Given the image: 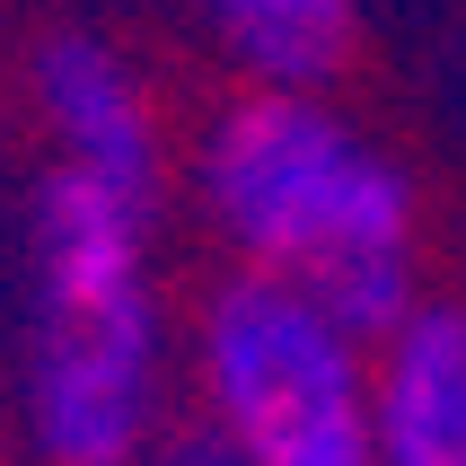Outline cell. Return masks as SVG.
Wrapping results in <instances>:
<instances>
[{
    "mask_svg": "<svg viewBox=\"0 0 466 466\" xmlns=\"http://www.w3.org/2000/svg\"><path fill=\"white\" fill-rule=\"evenodd\" d=\"M247 88H335L361 45V0H185Z\"/></svg>",
    "mask_w": 466,
    "mask_h": 466,
    "instance_id": "cell-6",
    "label": "cell"
},
{
    "mask_svg": "<svg viewBox=\"0 0 466 466\" xmlns=\"http://www.w3.org/2000/svg\"><path fill=\"white\" fill-rule=\"evenodd\" d=\"M185 388L238 466H379V343L299 282L229 264L185 317Z\"/></svg>",
    "mask_w": 466,
    "mask_h": 466,
    "instance_id": "cell-3",
    "label": "cell"
},
{
    "mask_svg": "<svg viewBox=\"0 0 466 466\" xmlns=\"http://www.w3.org/2000/svg\"><path fill=\"white\" fill-rule=\"evenodd\" d=\"M26 106H35L45 150L62 167L158 194V203L177 194V141H167L158 88L106 26H79V18L45 26L35 53H26Z\"/></svg>",
    "mask_w": 466,
    "mask_h": 466,
    "instance_id": "cell-4",
    "label": "cell"
},
{
    "mask_svg": "<svg viewBox=\"0 0 466 466\" xmlns=\"http://www.w3.org/2000/svg\"><path fill=\"white\" fill-rule=\"evenodd\" d=\"M141 466H238V458H229V441L194 414V422H167V431H158V449H150Z\"/></svg>",
    "mask_w": 466,
    "mask_h": 466,
    "instance_id": "cell-7",
    "label": "cell"
},
{
    "mask_svg": "<svg viewBox=\"0 0 466 466\" xmlns=\"http://www.w3.org/2000/svg\"><path fill=\"white\" fill-rule=\"evenodd\" d=\"M185 203L238 273L317 290L370 343L422 299V194L335 88L238 79L185 141Z\"/></svg>",
    "mask_w": 466,
    "mask_h": 466,
    "instance_id": "cell-1",
    "label": "cell"
},
{
    "mask_svg": "<svg viewBox=\"0 0 466 466\" xmlns=\"http://www.w3.org/2000/svg\"><path fill=\"white\" fill-rule=\"evenodd\" d=\"M167 203L45 158L26 194L18 449L35 466H141L177 405L185 326L158 282Z\"/></svg>",
    "mask_w": 466,
    "mask_h": 466,
    "instance_id": "cell-2",
    "label": "cell"
},
{
    "mask_svg": "<svg viewBox=\"0 0 466 466\" xmlns=\"http://www.w3.org/2000/svg\"><path fill=\"white\" fill-rule=\"evenodd\" d=\"M379 466H466V299L422 290L379 335Z\"/></svg>",
    "mask_w": 466,
    "mask_h": 466,
    "instance_id": "cell-5",
    "label": "cell"
}]
</instances>
